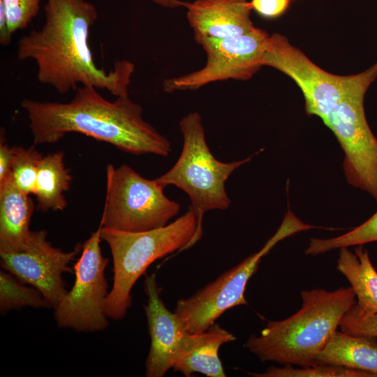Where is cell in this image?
<instances>
[{
	"label": "cell",
	"instance_id": "cell-6",
	"mask_svg": "<svg viewBox=\"0 0 377 377\" xmlns=\"http://www.w3.org/2000/svg\"><path fill=\"white\" fill-rule=\"evenodd\" d=\"M263 63V66L274 68L290 77L302 92L306 113L322 120L343 100L365 95L377 78V62L355 75L328 73L278 33L269 36Z\"/></svg>",
	"mask_w": 377,
	"mask_h": 377
},
{
	"label": "cell",
	"instance_id": "cell-20",
	"mask_svg": "<svg viewBox=\"0 0 377 377\" xmlns=\"http://www.w3.org/2000/svg\"><path fill=\"white\" fill-rule=\"evenodd\" d=\"M6 269L0 271V313L24 307L51 308L43 295L36 288L28 286Z\"/></svg>",
	"mask_w": 377,
	"mask_h": 377
},
{
	"label": "cell",
	"instance_id": "cell-2",
	"mask_svg": "<svg viewBox=\"0 0 377 377\" xmlns=\"http://www.w3.org/2000/svg\"><path fill=\"white\" fill-rule=\"evenodd\" d=\"M34 145L54 144L70 133L105 142L125 152L168 156L171 143L142 116V108L128 96L114 101L91 86H80L67 103L24 98Z\"/></svg>",
	"mask_w": 377,
	"mask_h": 377
},
{
	"label": "cell",
	"instance_id": "cell-9",
	"mask_svg": "<svg viewBox=\"0 0 377 377\" xmlns=\"http://www.w3.org/2000/svg\"><path fill=\"white\" fill-rule=\"evenodd\" d=\"M269 37L266 31L256 27L236 37L196 40L206 53V64L200 69L165 79L163 91H194L216 82L251 79L263 66Z\"/></svg>",
	"mask_w": 377,
	"mask_h": 377
},
{
	"label": "cell",
	"instance_id": "cell-22",
	"mask_svg": "<svg viewBox=\"0 0 377 377\" xmlns=\"http://www.w3.org/2000/svg\"><path fill=\"white\" fill-rule=\"evenodd\" d=\"M254 377H375L373 374L342 366L318 364L311 367L295 368L269 367L262 373H249Z\"/></svg>",
	"mask_w": 377,
	"mask_h": 377
},
{
	"label": "cell",
	"instance_id": "cell-17",
	"mask_svg": "<svg viewBox=\"0 0 377 377\" xmlns=\"http://www.w3.org/2000/svg\"><path fill=\"white\" fill-rule=\"evenodd\" d=\"M315 360L318 364L346 367L377 377V337L353 335L337 330Z\"/></svg>",
	"mask_w": 377,
	"mask_h": 377
},
{
	"label": "cell",
	"instance_id": "cell-3",
	"mask_svg": "<svg viewBox=\"0 0 377 377\" xmlns=\"http://www.w3.org/2000/svg\"><path fill=\"white\" fill-rule=\"evenodd\" d=\"M302 307L289 318L269 320L259 336L251 334L244 346L260 360L302 367L315 360L337 330L344 314L356 303L351 287L300 292Z\"/></svg>",
	"mask_w": 377,
	"mask_h": 377
},
{
	"label": "cell",
	"instance_id": "cell-11",
	"mask_svg": "<svg viewBox=\"0 0 377 377\" xmlns=\"http://www.w3.org/2000/svg\"><path fill=\"white\" fill-rule=\"evenodd\" d=\"M364 96L343 100L322 121L344 152L343 167L347 182L369 193L377 202V138L366 119Z\"/></svg>",
	"mask_w": 377,
	"mask_h": 377
},
{
	"label": "cell",
	"instance_id": "cell-27",
	"mask_svg": "<svg viewBox=\"0 0 377 377\" xmlns=\"http://www.w3.org/2000/svg\"><path fill=\"white\" fill-rule=\"evenodd\" d=\"M13 147H10L5 142L4 136L1 135L0 142V182L4 179L11 172L13 157Z\"/></svg>",
	"mask_w": 377,
	"mask_h": 377
},
{
	"label": "cell",
	"instance_id": "cell-4",
	"mask_svg": "<svg viewBox=\"0 0 377 377\" xmlns=\"http://www.w3.org/2000/svg\"><path fill=\"white\" fill-rule=\"evenodd\" d=\"M197 230L198 219L190 208L173 222L151 230L131 232L102 227L101 239L110 247L113 263V283L105 305L108 317L122 319L131 306L132 288L148 267L194 245Z\"/></svg>",
	"mask_w": 377,
	"mask_h": 377
},
{
	"label": "cell",
	"instance_id": "cell-18",
	"mask_svg": "<svg viewBox=\"0 0 377 377\" xmlns=\"http://www.w3.org/2000/svg\"><path fill=\"white\" fill-rule=\"evenodd\" d=\"M337 269L349 282L355 294V306L362 315L377 313V271L369 252L357 245L352 252L348 247L339 249Z\"/></svg>",
	"mask_w": 377,
	"mask_h": 377
},
{
	"label": "cell",
	"instance_id": "cell-19",
	"mask_svg": "<svg viewBox=\"0 0 377 377\" xmlns=\"http://www.w3.org/2000/svg\"><path fill=\"white\" fill-rule=\"evenodd\" d=\"M64 156L62 151L51 153L43 156L40 162L33 193L38 210L59 211L67 206L64 193L70 189L72 177Z\"/></svg>",
	"mask_w": 377,
	"mask_h": 377
},
{
	"label": "cell",
	"instance_id": "cell-26",
	"mask_svg": "<svg viewBox=\"0 0 377 377\" xmlns=\"http://www.w3.org/2000/svg\"><path fill=\"white\" fill-rule=\"evenodd\" d=\"M293 0H251L252 10L263 18L272 20L283 15Z\"/></svg>",
	"mask_w": 377,
	"mask_h": 377
},
{
	"label": "cell",
	"instance_id": "cell-13",
	"mask_svg": "<svg viewBox=\"0 0 377 377\" xmlns=\"http://www.w3.org/2000/svg\"><path fill=\"white\" fill-rule=\"evenodd\" d=\"M147 296L144 309L151 345L145 362L147 377H162L172 369L179 343L187 332L178 316L170 312L161 297L156 274L147 276L144 282Z\"/></svg>",
	"mask_w": 377,
	"mask_h": 377
},
{
	"label": "cell",
	"instance_id": "cell-23",
	"mask_svg": "<svg viewBox=\"0 0 377 377\" xmlns=\"http://www.w3.org/2000/svg\"><path fill=\"white\" fill-rule=\"evenodd\" d=\"M11 175L16 186L24 193H34L38 168L43 156L34 147H13Z\"/></svg>",
	"mask_w": 377,
	"mask_h": 377
},
{
	"label": "cell",
	"instance_id": "cell-1",
	"mask_svg": "<svg viewBox=\"0 0 377 377\" xmlns=\"http://www.w3.org/2000/svg\"><path fill=\"white\" fill-rule=\"evenodd\" d=\"M45 22L18 40L17 57L31 60L36 78L59 94L79 85L105 89L116 97L128 96L135 71L131 61H117L109 72L97 66L89 44L91 28L98 19L96 6L86 0H47Z\"/></svg>",
	"mask_w": 377,
	"mask_h": 377
},
{
	"label": "cell",
	"instance_id": "cell-15",
	"mask_svg": "<svg viewBox=\"0 0 377 377\" xmlns=\"http://www.w3.org/2000/svg\"><path fill=\"white\" fill-rule=\"evenodd\" d=\"M235 339L232 333L215 323L202 332H186L176 350L172 369L186 377L194 373L208 377H225L219 350L223 343Z\"/></svg>",
	"mask_w": 377,
	"mask_h": 377
},
{
	"label": "cell",
	"instance_id": "cell-24",
	"mask_svg": "<svg viewBox=\"0 0 377 377\" xmlns=\"http://www.w3.org/2000/svg\"><path fill=\"white\" fill-rule=\"evenodd\" d=\"M40 0H0L6 10L8 27L13 35L29 25L38 15Z\"/></svg>",
	"mask_w": 377,
	"mask_h": 377
},
{
	"label": "cell",
	"instance_id": "cell-25",
	"mask_svg": "<svg viewBox=\"0 0 377 377\" xmlns=\"http://www.w3.org/2000/svg\"><path fill=\"white\" fill-rule=\"evenodd\" d=\"M339 327L349 334L377 337V313L362 315L354 304L344 314Z\"/></svg>",
	"mask_w": 377,
	"mask_h": 377
},
{
	"label": "cell",
	"instance_id": "cell-10",
	"mask_svg": "<svg viewBox=\"0 0 377 377\" xmlns=\"http://www.w3.org/2000/svg\"><path fill=\"white\" fill-rule=\"evenodd\" d=\"M291 235L290 230L280 226L274 235L258 252L249 256L192 296L177 302L174 313L186 331L206 330L226 311L247 304L244 293L247 283L256 272L261 258L280 241Z\"/></svg>",
	"mask_w": 377,
	"mask_h": 377
},
{
	"label": "cell",
	"instance_id": "cell-7",
	"mask_svg": "<svg viewBox=\"0 0 377 377\" xmlns=\"http://www.w3.org/2000/svg\"><path fill=\"white\" fill-rule=\"evenodd\" d=\"M156 179L142 177L131 166L106 168V195L100 224L124 232L162 228L180 210V205L165 196Z\"/></svg>",
	"mask_w": 377,
	"mask_h": 377
},
{
	"label": "cell",
	"instance_id": "cell-14",
	"mask_svg": "<svg viewBox=\"0 0 377 377\" xmlns=\"http://www.w3.org/2000/svg\"><path fill=\"white\" fill-rule=\"evenodd\" d=\"M185 8L195 41L236 37L256 28L247 0H194Z\"/></svg>",
	"mask_w": 377,
	"mask_h": 377
},
{
	"label": "cell",
	"instance_id": "cell-5",
	"mask_svg": "<svg viewBox=\"0 0 377 377\" xmlns=\"http://www.w3.org/2000/svg\"><path fill=\"white\" fill-rule=\"evenodd\" d=\"M179 128L183 136L182 153L175 165L156 180L164 186L174 185L188 195L190 209L198 219L195 244L202 235L203 215L210 210L229 207L230 199L225 184L230 175L249 162L254 154L228 163L216 159L208 147L202 117L198 112L185 115L179 121Z\"/></svg>",
	"mask_w": 377,
	"mask_h": 377
},
{
	"label": "cell",
	"instance_id": "cell-28",
	"mask_svg": "<svg viewBox=\"0 0 377 377\" xmlns=\"http://www.w3.org/2000/svg\"><path fill=\"white\" fill-rule=\"evenodd\" d=\"M12 36L8 27L6 10L3 5L0 3V44L3 46L9 45Z\"/></svg>",
	"mask_w": 377,
	"mask_h": 377
},
{
	"label": "cell",
	"instance_id": "cell-29",
	"mask_svg": "<svg viewBox=\"0 0 377 377\" xmlns=\"http://www.w3.org/2000/svg\"><path fill=\"white\" fill-rule=\"evenodd\" d=\"M152 1L153 3L164 7V8H177L179 7H184L186 5V1H183L181 0H149Z\"/></svg>",
	"mask_w": 377,
	"mask_h": 377
},
{
	"label": "cell",
	"instance_id": "cell-21",
	"mask_svg": "<svg viewBox=\"0 0 377 377\" xmlns=\"http://www.w3.org/2000/svg\"><path fill=\"white\" fill-rule=\"evenodd\" d=\"M373 242H377V211L366 221L345 234L330 239H311L304 253L316 256L341 247Z\"/></svg>",
	"mask_w": 377,
	"mask_h": 377
},
{
	"label": "cell",
	"instance_id": "cell-16",
	"mask_svg": "<svg viewBox=\"0 0 377 377\" xmlns=\"http://www.w3.org/2000/svg\"><path fill=\"white\" fill-rule=\"evenodd\" d=\"M34 209L32 199L18 189L10 172L0 182V253L18 252L27 247Z\"/></svg>",
	"mask_w": 377,
	"mask_h": 377
},
{
	"label": "cell",
	"instance_id": "cell-12",
	"mask_svg": "<svg viewBox=\"0 0 377 377\" xmlns=\"http://www.w3.org/2000/svg\"><path fill=\"white\" fill-rule=\"evenodd\" d=\"M47 233L31 231L27 247L21 251L0 253L1 266L24 283L38 289L51 308H54L66 294L64 272H73L68 264L81 251L76 246L71 251L53 246Z\"/></svg>",
	"mask_w": 377,
	"mask_h": 377
},
{
	"label": "cell",
	"instance_id": "cell-8",
	"mask_svg": "<svg viewBox=\"0 0 377 377\" xmlns=\"http://www.w3.org/2000/svg\"><path fill=\"white\" fill-rule=\"evenodd\" d=\"M102 226L82 244L81 255L74 264L75 276L69 291L54 308L58 327L79 332H94L108 325L105 305L108 295L105 269L108 259L101 252Z\"/></svg>",
	"mask_w": 377,
	"mask_h": 377
}]
</instances>
